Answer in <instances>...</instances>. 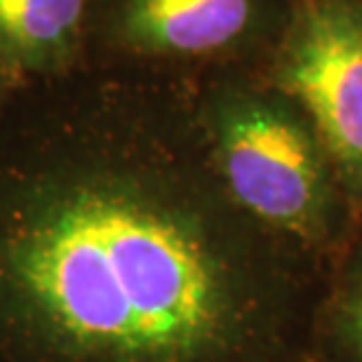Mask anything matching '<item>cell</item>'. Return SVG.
Masks as SVG:
<instances>
[{
	"label": "cell",
	"instance_id": "3957f363",
	"mask_svg": "<svg viewBox=\"0 0 362 362\" xmlns=\"http://www.w3.org/2000/svg\"><path fill=\"white\" fill-rule=\"evenodd\" d=\"M275 88L306 113L362 221V5L308 0L282 45Z\"/></svg>",
	"mask_w": 362,
	"mask_h": 362
},
{
	"label": "cell",
	"instance_id": "8992f818",
	"mask_svg": "<svg viewBox=\"0 0 362 362\" xmlns=\"http://www.w3.org/2000/svg\"><path fill=\"white\" fill-rule=\"evenodd\" d=\"M85 0H0V45L14 54L45 57L66 45Z\"/></svg>",
	"mask_w": 362,
	"mask_h": 362
},
{
	"label": "cell",
	"instance_id": "7a4b0ae2",
	"mask_svg": "<svg viewBox=\"0 0 362 362\" xmlns=\"http://www.w3.org/2000/svg\"><path fill=\"white\" fill-rule=\"evenodd\" d=\"M200 125L230 198L327 269L358 219L306 113L278 88L230 85L207 99Z\"/></svg>",
	"mask_w": 362,
	"mask_h": 362
},
{
	"label": "cell",
	"instance_id": "5b68a950",
	"mask_svg": "<svg viewBox=\"0 0 362 362\" xmlns=\"http://www.w3.org/2000/svg\"><path fill=\"white\" fill-rule=\"evenodd\" d=\"M310 362H362V221L325 273Z\"/></svg>",
	"mask_w": 362,
	"mask_h": 362
},
{
	"label": "cell",
	"instance_id": "6da1fadb",
	"mask_svg": "<svg viewBox=\"0 0 362 362\" xmlns=\"http://www.w3.org/2000/svg\"><path fill=\"white\" fill-rule=\"evenodd\" d=\"M325 273L230 198L202 125L0 184V362H310Z\"/></svg>",
	"mask_w": 362,
	"mask_h": 362
},
{
	"label": "cell",
	"instance_id": "277c9868",
	"mask_svg": "<svg viewBox=\"0 0 362 362\" xmlns=\"http://www.w3.org/2000/svg\"><path fill=\"white\" fill-rule=\"evenodd\" d=\"M255 19V0H129L125 28L136 45L168 54L228 47Z\"/></svg>",
	"mask_w": 362,
	"mask_h": 362
}]
</instances>
